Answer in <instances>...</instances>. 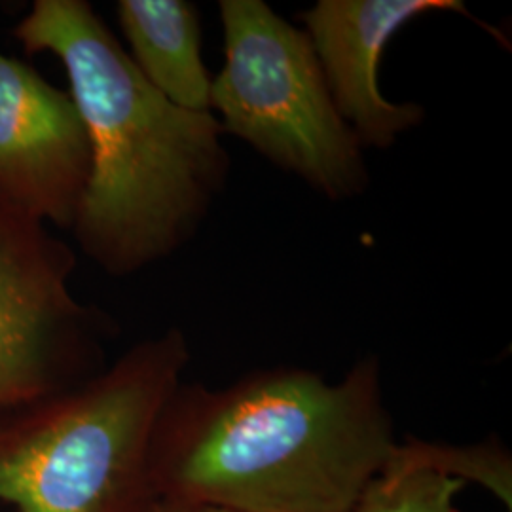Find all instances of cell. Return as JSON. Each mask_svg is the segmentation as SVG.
I'll list each match as a JSON object with an SVG mask.
<instances>
[{"label":"cell","instance_id":"obj_1","mask_svg":"<svg viewBox=\"0 0 512 512\" xmlns=\"http://www.w3.org/2000/svg\"><path fill=\"white\" fill-rule=\"evenodd\" d=\"M397 442L376 357L340 382L275 366L219 389L179 385L154 429L147 482L228 511L351 512Z\"/></svg>","mask_w":512,"mask_h":512},{"label":"cell","instance_id":"obj_2","mask_svg":"<svg viewBox=\"0 0 512 512\" xmlns=\"http://www.w3.org/2000/svg\"><path fill=\"white\" fill-rule=\"evenodd\" d=\"M14 35L29 54L63 63L88 133L90 177L71 228L84 255L124 277L179 251L230 175L213 112L156 92L84 0H37Z\"/></svg>","mask_w":512,"mask_h":512},{"label":"cell","instance_id":"obj_3","mask_svg":"<svg viewBox=\"0 0 512 512\" xmlns=\"http://www.w3.org/2000/svg\"><path fill=\"white\" fill-rule=\"evenodd\" d=\"M188 361L183 332L167 330L2 433L0 501L19 512H128L147 484L154 429Z\"/></svg>","mask_w":512,"mask_h":512},{"label":"cell","instance_id":"obj_4","mask_svg":"<svg viewBox=\"0 0 512 512\" xmlns=\"http://www.w3.org/2000/svg\"><path fill=\"white\" fill-rule=\"evenodd\" d=\"M224 67L211 112L224 135L255 148L330 202L368 188L359 139L336 109L304 29L264 0H220Z\"/></svg>","mask_w":512,"mask_h":512},{"label":"cell","instance_id":"obj_5","mask_svg":"<svg viewBox=\"0 0 512 512\" xmlns=\"http://www.w3.org/2000/svg\"><path fill=\"white\" fill-rule=\"evenodd\" d=\"M73 249L0 198V410L33 403L103 315L76 300Z\"/></svg>","mask_w":512,"mask_h":512},{"label":"cell","instance_id":"obj_6","mask_svg":"<svg viewBox=\"0 0 512 512\" xmlns=\"http://www.w3.org/2000/svg\"><path fill=\"white\" fill-rule=\"evenodd\" d=\"M90 165L71 93L0 52V198L46 226L71 230Z\"/></svg>","mask_w":512,"mask_h":512},{"label":"cell","instance_id":"obj_7","mask_svg":"<svg viewBox=\"0 0 512 512\" xmlns=\"http://www.w3.org/2000/svg\"><path fill=\"white\" fill-rule=\"evenodd\" d=\"M471 16L461 0H319L298 18L327 80L332 101L363 148H391L418 128V103H393L380 88V65L393 37L427 14Z\"/></svg>","mask_w":512,"mask_h":512},{"label":"cell","instance_id":"obj_8","mask_svg":"<svg viewBox=\"0 0 512 512\" xmlns=\"http://www.w3.org/2000/svg\"><path fill=\"white\" fill-rule=\"evenodd\" d=\"M116 14L148 84L181 109L211 112L213 78L203 61L198 8L186 0H120Z\"/></svg>","mask_w":512,"mask_h":512},{"label":"cell","instance_id":"obj_9","mask_svg":"<svg viewBox=\"0 0 512 512\" xmlns=\"http://www.w3.org/2000/svg\"><path fill=\"white\" fill-rule=\"evenodd\" d=\"M387 465L425 467L465 484L475 482L512 511V458L501 440L459 446L408 437L397 442Z\"/></svg>","mask_w":512,"mask_h":512},{"label":"cell","instance_id":"obj_10","mask_svg":"<svg viewBox=\"0 0 512 512\" xmlns=\"http://www.w3.org/2000/svg\"><path fill=\"white\" fill-rule=\"evenodd\" d=\"M465 482L425 467L387 465L351 512H454Z\"/></svg>","mask_w":512,"mask_h":512},{"label":"cell","instance_id":"obj_11","mask_svg":"<svg viewBox=\"0 0 512 512\" xmlns=\"http://www.w3.org/2000/svg\"><path fill=\"white\" fill-rule=\"evenodd\" d=\"M128 512H236L207 505V503H198V501H186V499H175V497H165L158 495L152 501L145 503H135Z\"/></svg>","mask_w":512,"mask_h":512}]
</instances>
